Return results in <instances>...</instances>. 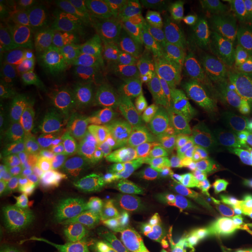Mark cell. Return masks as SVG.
<instances>
[{
	"instance_id": "cell-1",
	"label": "cell",
	"mask_w": 252,
	"mask_h": 252,
	"mask_svg": "<svg viewBox=\"0 0 252 252\" xmlns=\"http://www.w3.org/2000/svg\"><path fill=\"white\" fill-rule=\"evenodd\" d=\"M93 138L97 160L113 180L128 190L154 188L174 165L160 146L150 122L133 113Z\"/></svg>"
},
{
	"instance_id": "cell-2",
	"label": "cell",
	"mask_w": 252,
	"mask_h": 252,
	"mask_svg": "<svg viewBox=\"0 0 252 252\" xmlns=\"http://www.w3.org/2000/svg\"><path fill=\"white\" fill-rule=\"evenodd\" d=\"M134 50L125 69L140 78L179 81L191 86L209 84L213 62L193 43L150 23L133 32Z\"/></svg>"
},
{
	"instance_id": "cell-3",
	"label": "cell",
	"mask_w": 252,
	"mask_h": 252,
	"mask_svg": "<svg viewBox=\"0 0 252 252\" xmlns=\"http://www.w3.org/2000/svg\"><path fill=\"white\" fill-rule=\"evenodd\" d=\"M15 62L24 72L34 104L43 117L75 124L84 122L86 81L77 68L40 61L24 53Z\"/></svg>"
},
{
	"instance_id": "cell-4",
	"label": "cell",
	"mask_w": 252,
	"mask_h": 252,
	"mask_svg": "<svg viewBox=\"0 0 252 252\" xmlns=\"http://www.w3.org/2000/svg\"><path fill=\"white\" fill-rule=\"evenodd\" d=\"M68 28L76 68L84 81L123 69L122 32L111 13L93 11Z\"/></svg>"
},
{
	"instance_id": "cell-5",
	"label": "cell",
	"mask_w": 252,
	"mask_h": 252,
	"mask_svg": "<svg viewBox=\"0 0 252 252\" xmlns=\"http://www.w3.org/2000/svg\"><path fill=\"white\" fill-rule=\"evenodd\" d=\"M184 188L193 206L252 212V171L232 167L186 165Z\"/></svg>"
},
{
	"instance_id": "cell-6",
	"label": "cell",
	"mask_w": 252,
	"mask_h": 252,
	"mask_svg": "<svg viewBox=\"0 0 252 252\" xmlns=\"http://www.w3.org/2000/svg\"><path fill=\"white\" fill-rule=\"evenodd\" d=\"M135 82L137 77L125 68L86 82L84 110L93 137L110 131L132 112Z\"/></svg>"
},
{
	"instance_id": "cell-7",
	"label": "cell",
	"mask_w": 252,
	"mask_h": 252,
	"mask_svg": "<svg viewBox=\"0 0 252 252\" xmlns=\"http://www.w3.org/2000/svg\"><path fill=\"white\" fill-rule=\"evenodd\" d=\"M138 7L141 14L147 19V23L193 43L209 58L213 64H230L231 43L228 39L223 35L207 33L198 28L173 4L172 0L141 1L138 4Z\"/></svg>"
},
{
	"instance_id": "cell-8",
	"label": "cell",
	"mask_w": 252,
	"mask_h": 252,
	"mask_svg": "<svg viewBox=\"0 0 252 252\" xmlns=\"http://www.w3.org/2000/svg\"><path fill=\"white\" fill-rule=\"evenodd\" d=\"M188 252H235V213L191 206L181 220Z\"/></svg>"
},
{
	"instance_id": "cell-9",
	"label": "cell",
	"mask_w": 252,
	"mask_h": 252,
	"mask_svg": "<svg viewBox=\"0 0 252 252\" xmlns=\"http://www.w3.org/2000/svg\"><path fill=\"white\" fill-rule=\"evenodd\" d=\"M197 104L194 86L185 82L137 77L132 112L152 122L179 110H193Z\"/></svg>"
},
{
	"instance_id": "cell-10",
	"label": "cell",
	"mask_w": 252,
	"mask_h": 252,
	"mask_svg": "<svg viewBox=\"0 0 252 252\" xmlns=\"http://www.w3.org/2000/svg\"><path fill=\"white\" fill-rule=\"evenodd\" d=\"M48 190L37 163L6 156L1 172V201L18 212L33 216Z\"/></svg>"
},
{
	"instance_id": "cell-11",
	"label": "cell",
	"mask_w": 252,
	"mask_h": 252,
	"mask_svg": "<svg viewBox=\"0 0 252 252\" xmlns=\"http://www.w3.org/2000/svg\"><path fill=\"white\" fill-rule=\"evenodd\" d=\"M203 133L252 141V96L244 86L201 112Z\"/></svg>"
},
{
	"instance_id": "cell-12",
	"label": "cell",
	"mask_w": 252,
	"mask_h": 252,
	"mask_svg": "<svg viewBox=\"0 0 252 252\" xmlns=\"http://www.w3.org/2000/svg\"><path fill=\"white\" fill-rule=\"evenodd\" d=\"M68 122L43 119L19 127L6 139L7 156L42 165L61 149V138Z\"/></svg>"
},
{
	"instance_id": "cell-13",
	"label": "cell",
	"mask_w": 252,
	"mask_h": 252,
	"mask_svg": "<svg viewBox=\"0 0 252 252\" xmlns=\"http://www.w3.org/2000/svg\"><path fill=\"white\" fill-rule=\"evenodd\" d=\"M0 113L8 117L14 130L46 119L36 109L24 72L17 62L1 60Z\"/></svg>"
},
{
	"instance_id": "cell-14",
	"label": "cell",
	"mask_w": 252,
	"mask_h": 252,
	"mask_svg": "<svg viewBox=\"0 0 252 252\" xmlns=\"http://www.w3.org/2000/svg\"><path fill=\"white\" fill-rule=\"evenodd\" d=\"M180 163L252 171V141L203 133L185 154Z\"/></svg>"
},
{
	"instance_id": "cell-15",
	"label": "cell",
	"mask_w": 252,
	"mask_h": 252,
	"mask_svg": "<svg viewBox=\"0 0 252 252\" xmlns=\"http://www.w3.org/2000/svg\"><path fill=\"white\" fill-rule=\"evenodd\" d=\"M160 146L168 159L180 163L182 158L203 134L201 112L179 110L150 122Z\"/></svg>"
},
{
	"instance_id": "cell-16",
	"label": "cell",
	"mask_w": 252,
	"mask_h": 252,
	"mask_svg": "<svg viewBox=\"0 0 252 252\" xmlns=\"http://www.w3.org/2000/svg\"><path fill=\"white\" fill-rule=\"evenodd\" d=\"M127 252H188L181 222L156 217L137 224L124 236Z\"/></svg>"
},
{
	"instance_id": "cell-17",
	"label": "cell",
	"mask_w": 252,
	"mask_h": 252,
	"mask_svg": "<svg viewBox=\"0 0 252 252\" xmlns=\"http://www.w3.org/2000/svg\"><path fill=\"white\" fill-rule=\"evenodd\" d=\"M20 53L40 61L76 68L70 32L65 26L39 23L28 27Z\"/></svg>"
},
{
	"instance_id": "cell-18",
	"label": "cell",
	"mask_w": 252,
	"mask_h": 252,
	"mask_svg": "<svg viewBox=\"0 0 252 252\" xmlns=\"http://www.w3.org/2000/svg\"><path fill=\"white\" fill-rule=\"evenodd\" d=\"M50 193L62 213H84L108 228H117L108 206L83 176L54 186Z\"/></svg>"
},
{
	"instance_id": "cell-19",
	"label": "cell",
	"mask_w": 252,
	"mask_h": 252,
	"mask_svg": "<svg viewBox=\"0 0 252 252\" xmlns=\"http://www.w3.org/2000/svg\"><path fill=\"white\" fill-rule=\"evenodd\" d=\"M214 11L230 43L252 47V0H215Z\"/></svg>"
},
{
	"instance_id": "cell-20",
	"label": "cell",
	"mask_w": 252,
	"mask_h": 252,
	"mask_svg": "<svg viewBox=\"0 0 252 252\" xmlns=\"http://www.w3.org/2000/svg\"><path fill=\"white\" fill-rule=\"evenodd\" d=\"M45 232L33 216L26 215L1 201L0 204V242L6 248L33 247Z\"/></svg>"
},
{
	"instance_id": "cell-21",
	"label": "cell",
	"mask_w": 252,
	"mask_h": 252,
	"mask_svg": "<svg viewBox=\"0 0 252 252\" xmlns=\"http://www.w3.org/2000/svg\"><path fill=\"white\" fill-rule=\"evenodd\" d=\"M87 162L88 146L77 149L61 147L48 161L39 166L43 181L50 191L61 182L83 176Z\"/></svg>"
},
{
	"instance_id": "cell-22",
	"label": "cell",
	"mask_w": 252,
	"mask_h": 252,
	"mask_svg": "<svg viewBox=\"0 0 252 252\" xmlns=\"http://www.w3.org/2000/svg\"><path fill=\"white\" fill-rule=\"evenodd\" d=\"M94 8L93 2L87 0H48L40 4V23L69 27Z\"/></svg>"
},
{
	"instance_id": "cell-23",
	"label": "cell",
	"mask_w": 252,
	"mask_h": 252,
	"mask_svg": "<svg viewBox=\"0 0 252 252\" xmlns=\"http://www.w3.org/2000/svg\"><path fill=\"white\" fill-rule=\"evenodd\" d=\"M172 1L198 28L214 35L224 36L214 11V1L209 0H172Z\"/></svg>"
},
{
	"instance_id": "cell-24",
	"label": "cell",
	"mask_w": 252,
	"mask_h": 252,
	"mask_svg": "<svg viewBox=\"0 0 252 252\" xmlns=\"http://www.w3.org/2000/svg\"><path fill=\"white\" fill-rule=\"evenodd\" d=\"M0 13H1L0 15V18H1L0 28H1L2 47L8 48V47H13L15 43H19V46H21L25 32H26L28 26H25L23 19L18 14H14V12L9 11L4 4L1 5Z\"/></svg>"
},
{
	"instance_id": "cell-25",
	"label": "cell",
	"mask_w": 252,
	"mask_h": 252,
	"mask_svg": "<svg viewBox=\"0 0 252 252\" xmlns=\"http://www.w3.org/2000/svg\"><path fill=\"white\" fill-rule=\"evenodd\" d=\"M230 65L237 71L242 86L252 96V47H241L231 43Z\"/></svg>"
},
{
	"instance_id": "cell-26",
	"label": "cell",
	"mask_w": 252,
	"mask_h": 252,
	"mask_svg": "<svg viewBox=\"0 0 252 252\" xmlns=\"http://www.w3.org/2000/svg\"><path fill=\"white\" fill-rule=\"evenodd\" d=\"M31 252H75L68 241L61 235H45L35 245L32 247Z\"/></svg>"
},
{
	"instance_id": "cell-27",
	"label": "cell",
	"mask_w": 252,
	"mask_h": 252,
	"mask_svg": "<svg viewBox=\"0 0 252 252\" xmlns=\"http://www.w3.org/2000/svg\"><path fill=\"white\" fill-rule=\"evenodd\" d=\"M87 146L86 135L80 127V124L68 123L64 127L61 138V147L68 149H77V147Z\"/></svg>"
},
{
	"instance_id": "cell-28",
	"label": "cell",
	"mask_w": 252,
	"mask_h": 252,
	"mask_svg": "<svg viewBox=\"0 0 252 252\" xmlns=\"http://www.w3.org/2000/svg\"><path fill=\"white\" fill-rule=\"evenodd\" d=\"M235 252H252V212L248 214L239 228Z\"/></svg>"
}]
</instances>
